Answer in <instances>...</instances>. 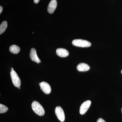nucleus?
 Wrapping results in <instances>:
<instances>
[{"label": "nucleus", "mask_w": 122, "mask_h": 122, "mask_svg": "<svg viewBox=\"0 0 122 122\" xmlns=\"http://www.w3.org/2000/svg\"><path fill=\"white\" fill-rule=\"evenodd\" d=\"M57 6L56 0H51L48 5V11L49 13L52 14L54 12Z\"/></svg>", "instance_id": "nucleus-8"}, {"label": "nucleus", "mask_w": 122, "mask_h": 122, "mask_svg": "<svg viewBox=\"0 0 122 122\" xmlns=\"http://www.w3.org/2000/svg\"></svg>", "instance_id": "nucleus-20"}, {"label": "nucleus", "mask_w": 122, "mask_h": 122, "mask_svg": "<svg viewBox=\"0 0 122 122\" xmlns=\"http://www.w3.org/2000/svg\"><path fill=\"white\" fill-rule=\"evenodd\" d=\"M11 70H12V71L14 70V69L13 68H11Z\"/></svg>", "instance_id": "nucleus-17"}, {"label": "nucleus", "mask_w": 122, "mask_h": 122, "mask_svg": "<svg viewBox=\"0 0 122 122\" xmlns=\"http://www.w3.org/2000/svg\"><path fill=\"white\" fill-rule=\"evenodd\" d=\"M91 103L90 100H87L81 104L79 110V112L81 115L84 114L86 112L90 106Z\"/></svg>", "instance_id": "nucleus-5"}, {"label": "nucleus", "mask_w": 122, "mask_h": 122, "mask_svg": "<svg viewBox=\"0 0 122 122\" xmlns=\"http://www.w3.org/2000/svg\"><path fill=\"white\" fill-rule=\"evenodd\" d=\"M55 113L58 120L61 122H63L65 120V115L62 108L59 106L55 108Z\"/></svg>", "instance_id": "nucleus-4"}, {"label": "nucleus", "mask_w": 122, "mask_h": 122, "mask_svg": "<svg viewBox=\"0 0 122 122\" xmlns=\"http://www.w3.org/2000/svg\"><path fill=\"white\" fill-rule=\"evenodd\" d=\"M2 10H3L2 7L1 6H0V14H1V13H2Z\"/></svg>", "instance_id": "nucleus-15"}, {"label": "nucleus", "mask_w": 122, "mask_h": 122, "mask_svg": "<svg viewBox=\"0 0 122 122\" xmlns=\"http://www.w3.org/2000/svg\"><path fill=\"white\" fill-rule=\"evenodd\" d=\"M8 24L7 21H3L0 25V34H1L4 32L6 29L7 28Z\"/></svg>", "instance_id": "nucleus-12"}, {"label": "nucleus", "mask_w": 122, "mask_h": 122, "mask_svg": "<svg viewBox=\"0 0 122 122\" xmlns=\"http://www.w3.org/2000/svg\"><path fill=\"white\" fill-rule=\"evenodd\" d=\"M32 109L34 112L38 115L42 116L45 113L44 108L40 103L37 101H34L32 104Z\"/></svg>", "instance_id": "nucleus-1"}, {"label": "nucleus", "mask_w": 122, "mask_h": 122, "mask_svg": "<svg viewBox=\"0 0 122 122\" xmlns=\"http://www.w3.org/2000/svg\"><path fill=\"white\" fill-rule=\"evenodd\" d=\"M72 43L74 46L82 48L90 47L91 45L90 42L81 39H75L72 41Z\"/></svg>", "instance_id": "nucleus-2"}, {"label": "nucleus", "mask_w": 122, "mask_h": 122, "mask_svg": "<svg viewBox=\"0 0 122 122\" xmlns=\"http://www.w3.org/2000/svg\"><path fill=\"white\" fill-rule=\"evenodd\" d=\"M30 56L31 60L37 63L41 62V60L38 57L36 51L34 48H32L30 50Z\"/></svg>", "instance_id": "nucleus-7"}, {"label": "nucleus", "mask_w": 122, "mask_h": 122, "mask_svg": "<svg viewBox=\"0 0 122 122\" xmlns=\"http://www.w3.org/2000/svg\"><path fill=\"white\" fill-rule=\"evenodd\" d=\"M8 110V108L6 106L2 104H0V113H3L7 112Z\"/></svg>", "instance_id": "nucleus-13"}, {"label": "nucleus", "mask_w": 122, "mask_h": 122, "mask_svg": "<svg viewBox=\"0 0 122 122\" xmlns=\"http://www.w3.org/2000/svg\"><path fill=\"white\" fill-rule=\"evenodd\" d=\"M10 75L14 85L16 87H20L21 85L20 79L15 71H11Z\"/></svg>", "instance_id": "nucleus-3"}, {"label": "nucleus", "mask_w": 122, "mask_h": 122, "mask_svg": "<svg viewBox=\"0 0 122 122\" xmlns=\"http://www.w3.org/2000/svg\"><path fill=\"white\" fill-rule=\"evenodd\" d=\"M121 73H122V71H121Z\"/></svg>", "instance_id": "nucleus-18"}, {"label": "nucleus", "mask_w": 122, "mask_h": 122, "mask_svg": "<svg viewBox=\"0 0 122 122\" xmlns=\"http://www.w3.org/2000/svg\"><path fill=\"white\" fill-rule=\"evenodd\" d=\"M18 88H19V89H20V87H18Z\"/></svg>", "instance_id": "nucleus-19"}, {"label": "nucleus", "mask_w": 122, "mask_h": 122, "mask_svg": "<svg viewBox=\"0 0 122 122\" xmlns=\"http://www.w3.org/2000/svg\"><path fill=\"white\" fill-rule=\"evenodd\" d=\"M97 122H106L105 120H103L102 118H100L98 119V120H97Z\"/></svg>", "instance_id": "nucleus-14"}, {"label": "nucleus", "mask_w": 122, "mask_h": 122, "mask_svg": "<svg viewBox=\"0 0 122 122\" xmlns=\"http://www.w3.org/2000/svg\"><path fill=\"white\" fill-rule=\"evenodd\" d=\"M90 67L86 63H81L79 64L77 66V69L79 71L81 72H85L89 70Z\"/></svg>", "instance_id": "nucleus-10"}, {"label": "nucleus", "mask_w": 122, "mask_h": 122, "mask_svg": "<svg viewBox=\"0 0 122 122\" xmlns=\"http://www.w3.org/2000/svg\"><path fill=\"white\" fill-rule=\"evenodd\" d=\"M56 53L58 56L61 57H65L69 55L68 51L63 48H58L56 51Z\"/></svg>", "instance_id": "nucleus-9"}, {"label": "nucleus", "mask_w": 122, "mask_h": 122, "mask_svg": "<svg viewBox=\"0 0 122 122\" xmlns=\"http://www.w3.org/2000/svg\"><path fill=\"white\" fill-rule=\"evenodd\" d=\"M41 89L46 94L50 93L51 91V88L49 84L46 82H42L39 83Z\"/></svg>", "instance_id": "nucleus-6"}, {"label": "nucleus", "mask_w": 122, "mask_h": 122, "mask_svg": "<svg viewBox=\"0 0 122 122\" xmlns=\"http://www.w3.org/2000/svg\"><path fill=\"white\" fill-rule=\"evenodd\" d=\"M40 0H34V3L35 4H37L40 1Z\"/></svg>", "instance_id": "nucleus-16"}, {"label": "nucleus", "mask_w": 122, "mask_h": 122, "mask_svg": "<svg viewBox=\"0 0 122 122\" xmlns=\"http://www.w3.org/2000/svg\"><path fill=\"white\" fill-rule=\"evenodd\" d=\"M9 50L12 53L17 54L20 52V47L16 45H13L10 47Z\"/></svg>", "instance_id": "nucleus-11"}]
</instances>
